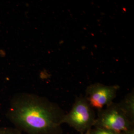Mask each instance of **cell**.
<instances>
[{"mask_svg": "<svg viewBox=\"0 0 134 134\" xmlns=\"http://www.w3.org/2000/svg\"><path fill=\"white\" fill-rule=\"evenodd\" d=\"M96 117L95 110L81 95L76 97L71 110L65 113L62 124L68 125L80 134H83L93 127Z\"/></svg>", "mask_w": 134, "mask_h": 134, "instance_id": "7a4b0ae2", "label": "cell"}, {"mask_svg": "<svg viewBox=\"0 0 134 134\" xmlns=\"http://www.w3.org/2000/svg\"><path fill=\"white\" fill-rule=\"evenodd\" d=\"M119 88L118 85L96 82L87 86L84 96L91 107L98 111L113 102Z\"/></svg>", "mask_w": 134, "mask_h": 134, "instance_id": "277c9868", "label": "cell"}, {"mask_svg": "<svg viewBox=\"0 0 134 134\" xmlns=\"http://www.w3.org/2000/svg\"><path fill=\"white\" fill-rule=\"evenodd\" d=\"M0 134H23V133L14 127H0Z\"/></svg>", "mask_w": 134, "mask_h": 134, "instance_id": "52a82bcc", "label": "cell"}, {"mask_svg": "<svg viewBox=\"0 0 134 134\" xmlns=\"http://www.w3.org/2000/svg\"><path fill=\"white\" fill-rule=\"evenodd\" d=\"M65 112L48 98L28 93L14 96L7 113L14 128L26 134H62Z\"/></svg>", "mask_w": 134, "mask_h": 134, "instance_id": "6da1fadb", "label": "cell"}, {"mask_svg": "<svg viewBox=\"0 0 134 134\" xmlns=\"http://www.w3.org/2000/svg\"><path fill=\"white\" fill-rule=\"evenodd\" d=\"M127 134H134V129L127 132Z\"/></svg>", "mask_w": 134, "mask_h": 134, "instance_id": "ba28073f", "label": "cell"}, {"mask_svg": "<svg viewBox=\"0 0 134 134\" xmlns=\"http://www.w3.org/2000/svg\"><path fill=\"white\" fill-rule=\"evenodd\" d=\"M118 104L129 119L134 123V91L128 93L122 100L118 102Z\"/></svg>", "mask_w": 134, "mask_h": 134, "instance_id": "5b68a950", "label": "cell"}, {"mask_svg": "<svg viewBox=\"0 0 134 134\" xmlns=\"http://www.w3.org/2000/svg\"><path fill=\"white\" fill-rule=\"evenodd\" d=\"M89 134H127V133H118L109 130L93 127L88 131Z\"/></svg>", "mask_w": 134, "mask_h": 134, "instance_id": "8992f818", "label": "cell"}, {"mask_svg": "<svg viewBox=\"0 0 134 134\" xmlns=\"http://www.w3.org/2000/svg\"><path fill=\"white\" fill-rule=\"evenodd\" d=\"M93 127L125 133L134 129V123L129 119L118 102H113L97 111Z\"/></svg>", "mask_w": 134, "mask_h": 134, "instance_id": "3957f363", "label": "cell"}, {"mask_svg": "<svg viewBox=\"0 0 134 134\" xmlns=\"http://www.w3.org/2000/svg\"><path fill=\"white\" fill-rule=\"evenodd\" d=\"M89 134V133H88V131H87V132H86V133H83V134Z\"/></svg>", "mask_w": 134, "mask_h": 134, "instance_id": "9c48e42d", "label": "cell"}]
</instances>
